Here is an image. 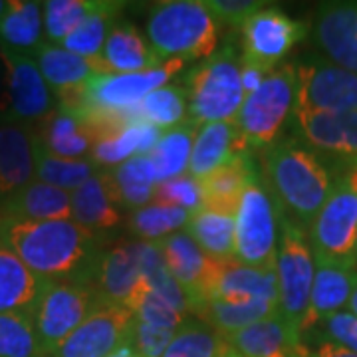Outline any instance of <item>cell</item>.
Masks as SVG:
<instances>
[{"label":"cell","instance_id":"16","mask_svg":"<svg viewBox=\"0 0 357 357\" xmlns=\"http://www.w3.org/2000/svg\"><path fill=\"white\" fill-rule=\"evenodd\" d=\"M93 288L102 302L128 307L135 314L145 294L151 292L141 272L135 243L117 244L103 250Z\"/></svg>","mask_w":357,"mask_h":357},{"label":"cell","instance_id":"22","mask_svg":"<svg viewBox=\"0 0 357 357\" xmlns=\"http://www.w3.org/2000/svg\"><path fill=\"white\" fill-rule=\"evenodd\" d=\"M72 201V220L107 238L115 229L121 227L123 217L115 204L105 171H98L79 189L70 192Z\"/></svg>","mask_w":357,"mask_h":357},{"label":"cell","instance_id":"54","mask_svg":"<svg viewBox=\"0 0 357 357\" xmlns=\"http://www.w3.org/2000/svg\"><path fill=\"white\" fill-rule=\"evenodd\" d=\"M4 10H6V2H2V0H0V16L4 14Z\"/></svg>","mask_w":357,"mask_h":357},{"label":"cell","instance_id":"24","mask_svg":"<svg viewBox=\"0 0 357 357\" xmlns=\"http://www.w3.org/2000/svg\"><path fill=\"white\" fill-rule=\"evenodd\" d=\"M211 300H264L278 307L276 268H252L236 258L222 260Z\"/></svg>","mask_w":357,"mask_h":357},{"label":"cell","instance_id":"13","mask_svg":"<svg viewBox=\"0 0 357 357\" xmlns=\"http://www.w3.org/2000/svg\"><path fill=\"white\" fill-rule=\"evenodd\" d=\"M244 64L272 72L290 54L300 40L306 38L307 26L294 20L280 8H262L243 26Z\"/></svg>","mask_w":357,"mask_h":357},{"label":"cell","instance_id":"36","mask_svg":"<svg viewBox=\"0 0 357 357\" xmlns=\"http://www.w3.org/2000/svg\"><path fill=\"white\" fill-rule=\"evenodd\" d=\"M34 165L36 181L72 192L79 189L88 178H91L100 169L89 159H64L50 153L34 133Z\"/></svg>","mask_w":357,"mask_h":357},{"label":"cell","instance_id":"35","mask_svg":"<svg viewBox=\"0 0 357 357\" xmlns=\"http://www.w3.org/2000/svg\"><path fill=\"white\" fill-rule=\"evenodd\" d=\"M187 232L201 246L204 255L217 260L234 258V232L236 222L230 215H220L208 208H199L187 222Z\"/></svg>","mask_w":357,"mask_h":357},{"label":"cell","instance_id":"42","mask_svg":"<svg viewBox=\"0 0 357 357\" xmlns=\"http://www.w3.org/2000/svg\"><path fill=\"white\" fill-rule=\"evenodd\" d=\"M98 0H48L42 2L44 10V34L50 44L60 46L68 34L96 8Z\"/></svg>","mask_w":357,"mask_h":357},{"label":"cell","instance_id":"49","mask_svg":"<svg viewBox=\"0 0 357 357\" xmlns=\"http://www.w3.org/2000/svg\"><path fill=\"white\" fill-rule=\"evenodd\" d=\"M243 62V60H241ZM270 72L266 70H262V68H258V66L252 64H244L241 68V76H243V89H244V96H250V93H255L256 89L262 86V82L266 79V76Z\"/></svg>","mask_w":357,"mask_h":357},{"label":"cell","instance_id":"10","mask_svg":"<svg viewBox=\"0 0 357 357\" xmlns=\"http://www.w3.org/2000/svg\"><path fill=\"white\" fill-rule=\"evenodd\" d=\"M307 238L314 256L356 266L357 195L347 187L344 178L337 181L332 195L319 208L307 229Z\"/></svg>","mask_w":357,"mask_h":357},{"label":"cell","instance_id":"17","mask_svg":"<svg viewBox=\"0 0 357 357\" xmlns=\"http://www.w3.org/2000/svg\"><path fill=\"white\" fill-rule=\"evenodd\" d=\"M314 42L326 54V60L357 74V2L319 4Z\"/></svg>","mask_w":357,"mask_h":357},{"label":"cell","instance_id":"15","mask_svg":"<svg viewBox=\"0 0 357 357\" xmlns=\"http://www.w3.org/2000/svg\"><path fill=\"white\" fill-rule=\"evenodd\" d=\"M157 244L163 252L171 276L191 302L192 316L197 307L211 300L222 260L204 255L187 230H177Z\"/></svg>","mask_w":357,"mask_h":357},{"label":"cell","instance_id":"47","mask_svg":"<svg viewBox=\"0 0 357 357\" xmlns=\"http://www.w3.org/2000/svg\"><path fill=\"white\" fill-rule=\"evenodd\" d=\"M175 333L177 332L173 330H159V328L133 319L129 347L141 357H161L165 354L167 345L175 337Z\"/></svg>","mask_w":357,"mask_h":357},{"label":"cell","instance_id":"20","mask_svg":"<svg viewBox=\"0 0 357 357\" xmlns=\"http://www.w3.org/2000/svg\"><path fill=\"white\" fill-rule=\"evenodd\" d=\"M256 177H260V167H256L252 151L238 153L227 165L199 181L203 192V208L236 217L244 191Z\"/></svg>","mask_w":357,"mask_h":357},{"label":"cell","instance_id":"44","mask_svg":"<svg viewBox=\"0 0 357 357\" xmlns=\"http://www.w3.org/2000/svg\"><path fill=\"white\" fill-rule=\"evenodd\" d=\"M135 319L147 324V326L159 328V330L177 332L187 318L183 314H178L165 298H161L159 294H155L151 290V292L145 294V298L141 300V304L135 310Z\"/></svg>","mask_w":357,"mask_h":357},{"label":"cell","instance_id":"53","mask_svg":"<svg viewBox=\"0 0 357 357\" xmlns=\"http://www.w3.org/2000/svg\"><path fill=\"white\" fill-rule=\"evenodd\" d=\"M347 312H351L354 316H357V286L354 294H351V300H349V304H347Z\"/></svg>","mask_w":357,"mask_h":357},{"label":"cell","instance_id":"23","mask_svg":"<svg viewBox=\"0 0 357 357\" xmlns=\"http://www.w3.org/2000/svg\"><path fill=\"white\" fill-rule=\"evenodd\" d=\"M244 151L250 149L246 147L234 121H217L201 126L192 143L189 173L191 177L201 181Z\"/></svg>","mask_w":357,"mask_h":357},{"label":"cell","instance_id":"2","mask_svg":"<svg viewBox=\"0 0 357 357\" xmlns=\"http://www.w3.org/2000/svg\"><path fill=\"white\" fill-rule=\"evenodd\" d=\"M260 175L276 213L306 230L342 175L294 135L274 141L260 155Z\"/></svg>","mask_w":357,"mask_h":357},{"label":"cell","instance_id":"14","mask_svg":"<svg viewBox=\"0 0 357 357\" xmlns=\"http://www.w3.org/2000/svg\"><path fill=\"white\" fill-rule=\"evenodd\" d=\"M133 319L135 314L128 307L100 302L52 357H109L129 345Z\"/></svg>","mask_w":357,"mask_h":357},{"label":"cell","instance_id":"45","mask_svg":"<svg viewBox=\"0 0 357 357\" xmlns=\"http://www.w3.org/2000/svg\"><path fill=\"white\" fill-rule=\"evenodd\" d=\"M206 6L217 24L230 30H243V26L268 4L262 0H208Z\"/></svg>","mask_w":357,"mask_h":357},{"label":"cell","instance_id":"56","mask_svg":"<svg viewBox=\"0 0 357 357\" xmlns=\"http://www.w3.org/2000/svg\"><path fill=\"white\" fill-rule=\"evenodd\" d=\"M356 266H357V244H356Z\"/></svg>","mask_w":357,"mask_h":357},{"label":"cell","instance_id":"9","mask_svg":"<svg viewBox=\"0 0 357 357\" xmlns=\"http://www.w3.org/2000/svg\"><path fill=\"white\" fill-rule=\"evenodd\" d=\"M4 70V119L36 126L56 109V98L40 72L34 56L18 54L0 46Z\"/></svg>","mask_w":357,"mask_h":357},{"label":"cell","instance_id":"51","mask_svg":"<svg viewBox=\"0 0 357 357\" xmlns=\"http://www.w3.org/2000/svg\"><path fill=\"white\" fill-rule=\"evenodd\" d=\"M109 357H141V356H137V354H135V351H133L129 345H126V347L117 349V351H115V354H112Z\"/></svg>","mask_w":357,"mask_h":357},{"label":"cell","instance_id":"3","mask_svg":"<svg viewBox=\"0 0 357 357\" xmlns=\"http://www.w3.org/2000/svg\"><path fill=\"white\" fill-rule=\"evenodd\" d=\"M147 40L159 58L195 62L217 52L218 30L206 2L167 0L157 2L147 16Z\"/></svg>","mask_w":357,"mask_h":357},{"label":"cell","instance_id":"33","mask_svg":"<svg viewBox=\"0 0 357 357\" xmlns=\"http://www.w3.org/2000/svg\"><path fill=\"white\" fill-rule=\"evenodd\" d=\"M123 8H126L123 2L98 0L96 8L77 24L72 34L66 36L60 46L82 58H98L102 54L112 28L117 24V16Z\"/></svg>","mask_w":357,"mask_h":357},{"label":"cell","instance_id":"43","mask_svg":"<svg viewBox=\"0 0 357 357\" xmlns=\"http://www.w3.org/2000/svg\"><path fill=\"white\" fill-rule=\"evenodd\" d=\"M153 203L167 204V206H181L192 215L199 208H203L201 183L191 175H181V177L163 181L155 187Z\"/></svg>","mask_w":357,"mask_h":357},{"label":"cell","instance_id":"46","mask_svg":"<svg viewBox=\"0 0 357 357\" xmlns=\"http://www.w3.org/2000/svg\"><path fill=\"white\" fill-rule=\"evenodd\" d=\"M312 335L330 340L333 344L342 345L345 349L357 354V316H354L347 310L337 312L330 318L321 319L312 330Z\"/></svg>","mask_w":357,"mask_h":357},{"label":"cell","instance_id":"34","mask_svg":"<svg viewBox=\"0 0 357 357\" xmlns=\"http://www.w3.org/2000/svg\"><path fill=\"white\" fill-rule=\"evenodd\" d=\"M187 114H189L187 89L177 84H165L157 88L133 107L135 121L151 123L161 131H169L189 121Z\"/></svg>","mask_w":357,"mask_h":357},{"label":"cell","instance_id":"27","mask_svg":"<svg viewBox=\"0 0 357 357\" xmlns=\"http://www.w3.org/2000/svg\"><path fill=\"white\" fill-rule=\"evenodd\" d=\"M105 178L115 204L131 211L151 204L155 187L159 185L151 155L131 157L126 163L105 171Z\"/></svg>","mask_w":357,"mask_h":357},{"label":"cell","instance_id":"28","mask_svg":"<svg viewBox=\"0 0 357 357\" xmlns=\"http://www.w3.org/2000/svg\"><path fill=\"white\" fill-rule=\"evenodd\" d=\"M36 137L50 153L64 159H89L96 137L77 115L56 107L34 128Z\"/></svg>","mask_w":357,"mask_h":357},{"label":"cell","instance_id":"55","mask_svg":"<svg viewBox=\"0 0 357 357\" xmlns=\"http://www.w3.org/2000/svg\"><path fill=\"white\" fill-rule=\"evenodd\" d=\"M2 88H4V84H2V72H0V98H2Z\"/></svg>","mask_w":357,"mask_h":357},{"label":"cell","instance_id":"40","mask_svg":"<svg viewBox=\"0 0 357 357\" xmlns=\"http://www.w3.org/2000/svg\"><path fill=\"white\" fill-rule=\"evenodd\" d=\"M191 213L181 206H167V204H147L131 211L128 218L129 232L139 241L159 243L165 236L187 227Z\"/></svg>","mask_w":357,"mask_h":357},{"label":"cell","instance_id":"38","mask_svg":"<svg viewBox=\"0 0 357 357\" xmlns=\"http://www.w3.org/2000/svg\"><path fill=\"white\" fill-rule=\"evenodd\" d=\"M197 131H199V126H195L192 121H185L178 128L163 131L161 139L151 151V161L157 171L159 183L185 175L191 161L192 143L197 137Z\"/></svg>","mask_w":357,"mask_h":357},{"label":"cell","instance_id":"29","mask_svg":"<svg viewBox=\"0 0 357 357\" xmlns=\"http://www.w3.org/2000/svg\"><path fill=\"white\" fill-rule=\"evenodd\" d=\"M44 44V10L42 2L10 0L0 16V46L18 54L34 56Z\"/></svg>","mask_w":357,"mask_h":357},{"label":"cell","instance_id":"5","mask_svg":"<svg viewBox=\"0 0 357 357\" xmlns=\"http://www.w3.org/2000/svg\"><path fill=\"white\" fill-rule=\"evenodd\" d=\"M296 103V64L276 66L255 93L244 98L234 123L250 151L266 149L280 139Z\"/></svg>","mask_w":357,"mask_h":357},{"label":"cell","instance_id":"37","mask_svg":"<svg viewBox=\"0 0 357 357\" xmlns=\"http://www.w3.org/2000/svg\"><path fill=\"white\" fill-rule=\"evenodd\" d=\"M135 252H137L141 272L149 284V288L155 294H159L161 298H165L178 314L189 318L191 316V302H189L187 294L181 290V286L175 282V278L171 276L159 244L135 241Z\"/></svg>","mask_w":357,"mask_h":357},{"label":"cell","instance_id":"25","mask_svg":"<svg viewBox=\"0 0 357 357\" xmlns=\"http://www.w3.org/2000/svg\"><path fill=\"white\" fill-rule=\"evenodd\" d=\"M100 60L107 74H135L165 64L131 22H117L105 40Z\"/></svg>","mask_w":357,"mask_h":357},{"label":"cell","instance_id":"7","mask_svg":"<svg viewBox=\"0 0 357 357\" xmlns=\"http://www.w3.org/2000/svg\"><path fill=\"white\" fill-rule=\"evenodd\" d=\"M234 222V258L244 266L276 268L278 213L264 187L262 175L246 187Z\"/></svg>","mask_w":357,"mask_h":357},{"label":"cell","instance_id":"41","mask_svg":"<svg viewBox=\"0 0 357 357\" xmlns=\"http://www.w3.org/2000/svg\"><path fill=\"white\" fill-rule=\"evenodd\" d=\"M0 357H50L40 342L32 314H0Z\"/></svg>","mask_w":357,"mask_h":357},{"label":"cell","instance_id":"31","mask_svg":"<svg viewBox=\"0 0 357 357\" xmlns=\"http://www.w3.org/2000/svg\"><path fill=\"white\" fill-rule=\"evenodd\" d=\"M163 131L151 123L145 121L131 123L114 137L96 141L89 153V161L100 171H109L135 155H151Z\"/></svg>","mask_w":357,"mask_h":357},{"label":"cell","instance_id":"26","mask_svg":"<svg viewBox=\"0 0 357 357\" xmlns=\"http://www.w3.org/2000/svg\"><path fill=\"white\" fill-rule=\"evenodd\" d=\"M46 286L0 241V314H32Z\"/></svg>","mask_w":357,"mask_h":357},{"label":"cell","instance_id":"18","mask_svg":"<svg viewBox=\"0 0 357 357\" xmlns=\"http://www.w3.org/2000/svg\"><path fill=\"white\" fill-rule=\"evenodd\" d=\"M36 178L34 126L0 121V211Z\"/></svg>","mask_w":357,"mask_h":357},{"label":"cell","instance_id":"48","mask_svg":"<svg viewBox=\"0 0 357 357\" xmlns=\"http://www.w3.org/2000/svg\"><path fill=\"white\" fill-rule=\"evenodd\" d=\"M312 342H314V347H310V357H357L354 351L318 335H312Z\"/></svg>","mask_w":357,"mask_h":357},{"label":"cell","instance_id":"39","mask_svg":"<svg viewBox=\"0 0 357 357\" xmlns=\"http://www.w3.org/2000/svg\"><path fill=\"white\" fill-rule=\"evenodd\" d=\"M227 335L213 330L201 319H185L161 357H227Z\"/></svg>","mask_w":357,"mask_h":357},{"label":"cell","instance_id":"6","mask_svg":"<svg viewBox=\"0 0 357 357\" xmlns=\"http://www.w3.org/2000/svg\"><path fill=\"white\" fill-rule=\"evenodd\" d=\"M278 314L302 332L316 274L307 232L292 218L278 215Z\"/></svg>","mask_w":357,"mask_h":357},{"label":"cell","instance_id":"32","mask_svg":"<svg viewBox=\"0 0 357 357\" xmlns=\"http://www.w3.org/2000/svg\"><path fill=\"white\" fill-rule=\"evenodd\" d=\"M274 314H278V307L264 300H208L192 312L197 319L222 335L244 330Z\"/></svg>","mask_w":357,"mask_h":357},{"label":"cell","instance_id":"52","mask_svg":"<svg viewBox=\"0 0 357 357\" xmlns=\"http://www.w3.org/2000/svg\"><path fill=\"white\" fill-rule=\"evenodd\" d=\"M290 357H310V345L304 342V344L300 345V347H298V349H296V351H294Z\"/></svg>","mask_w":357,"mask_h":357},{"label":"cell","instance_id":"50","mask_svg":"<svg viewBox=\"0 0 357 357\" xmlns=\"http://www.w3.org/2000/svg\"><path fill=\"white\" fill-rule=\"evenodd\" d=\"M347 183V187L351 189V191L357 195V165L349 167L347 171L344 173V177H342Z\"/></svg>","mask_w":357,"mask_h":357},{"label":"cell","instance_id":"12","mask_svg":"<svg viewBox=\"0 0 357 357\" xmlns=\"http://www.w3.org/2000/svg\"><path fill=\"white\" fill-rule=\"evenodd\" d=\"M296 103L332 114L357 112V74L306 54L296 64Z\"/></svg>","mask_w":357,"mask_h":357},{"label":"cell","instance_id":"11","mask_svg":"<svg viewBox=\"0 0 357 357\" xmlns=\"http://www.w3.org/2000/svg\"><path fill=\"white\" fill-rule=\"evenodd\" d=\"M185 62L167 60L159 68L135 74H112V76H93L86 82L82 91V107L77 117L102 112H128L149 96L157 88L165 86L173 76L181 74Z\"/></svg>","mask_w":357,"mask_h":357},{"label":"cell","instance_id":"30","mask_svg":"<svg viewBox=\"0 0 357 357\" xmlns=\"http://www.w3.org/2000/svg\"><path fill=\"white\" fill-rule=\"evenodd\" d=\"M0 217L24 220H68L72 218L70 192L34 178L4 204Z\"/></svg>","mask_w":357,"mask_h":357},{"label":"cell","instance_id":"4","mask_svg":"<svg viewBox=\"0 0 357 357\" xmlns=\"http://www.w3.org/2000/svg\"><path fill=\"white\" fill-rule=\"evenodd\" d=\"M241 68V56L230 40L192 68L185 77L189 121L201 128L206 123L236 119L246 98Z\"/></svg>","mask_w":357,"mask_h":357},{"label":"cell","instance_id":"19","mask_svg":"<svg viewBox=\"0 0 357 357\" xmlns=\"http://www.w3.org/2000/svg\"><path fill=\"white\" fill-rule=\"evenodd\" d=\"M314 260H316V274H314L306 319L302 324V337L306 332H312L321 319L330 318L337 312H344L357 286L356 266L337 264L318 256H314Z\"/></svg>","mask_w":357,"mask_h":357},{"label":"cell","instance_id":"8","mask_svg":"<svg viewBox=\"0 0 357 357\" xmlns=\"http://www.w3.org/2000/svg\"><path fill=\"white\" fill-rule=\"evenodd\" d=\"M102 300L89 284L48 282L32 312V321L48 356L88 318Z\"/></svg>","mask_w":357,"mask_h":357},{"label":"cell","instance_id":"21","mask_svg":"<svg viewBox=\"0 0 357 357\" xmlns=\"http://www.w3.org/2000/svg\"><path fill=\"white\" fill-rule=\"evenodd\" d=\"M227 342L241 357H290L304 344V337L280 314H274L244 330L229 333Z\"/></svg>","mask_w":357,"mask_h":357},{"label":"cell","instance_id":"1","mask_svg":"<svg viewBox=\"0 0 357 357\" xmlns=\"http://www.w3.org/2000/svg\"><path fill=\"white\" fill-rule=\"evenodd\" d=\"M0 241L48 282L93 286L107 238L68 220L0 217Z\"/></svg>","mask_w":357,"mask_h":357}]
</instances>
